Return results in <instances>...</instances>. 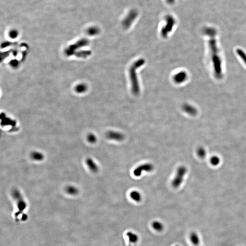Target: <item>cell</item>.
<instances>
[{
  "instance_id": "obj_2",
  "label": "cell",
  "mask_w": 246,
  "mask_h": 246,
  "mask_svg": "<svg viewBox=\"0 0 246 246\" xmlns=\"http://www.w3.org/2000/svg\"><path fill=\"white\" fill-rule=\"evenodd\" d=\"M166 24L162 30L161 34L163 37H166L169 33L171 32L176 24L175 19L170 15L166 16Z\"/></svg>"
},
{
  "instance_id": "obj_17",
  "label": "cell",
  "mask_w": 246,
  "mask_h": 246,
  "mask_svg": "<svg viewBox=\"0 0 246 246\" xmlns=\"http://www.w3.org/2000/svg\"><path fill=\"white\" fill-rule=\"evenodd\" d=\"M237 54L240 56V57L242 58L243 61L244 62L245 64H246V54L245 53H244L243 51L241 49H237Z\"/></svg>"
},
{
  "instance_id": "obj_20",
  "label": "cell",
  "mask_w": 246,
  "mask_h": 246,
  "mask_svg": "<svg viewBox=\"0 0 246 246\" xmlns=\"http://www.w3.org/2000/svg\"><path fill=\"white\" fill-rule=\"evenodd\" d=\"M166 1L167 2L170 4H172L175 2V0H166Z\"/></svg>"
},
{
  "instance_id": "obj_4",
  "label": "cell",
  "mask_w": 246,
  "mask_h": 246,
  "mask_svg": "<svg viewBox=\"0 0 246 246\" xmlns=\"http://www.w3.org/2000/svg\"><path fill=\"white\" fill-rule=\"evenodd\" d=\"M186 170L184 167H180L178 169L177 174L172 182V185L174 188H178L182 182L183 178L185 174Z\"/></svg>"
},
{
  "instance_id": "obj_1",
  "label": "cell",
  "mask_w": 246,
  "mask_h": 246,
  "mask_svg": "<svg viewBox=\"0 0 246 246\" xmlns=\"http://www.w3.org/2000/svg\"><path fill=\"white\" fill-rule=\"evenodd\" d=\"M144 59H139L134 63L130 69V78L131 84V90L135 96H137L140 92L139 82L137 75L136 70L145 64Z\"/></svg>"
},
{
  "instance_id": "obj_13",
  "label": "cell",
  "mask_w": 246,
  "mask_h": 246,
  "mask_svg": "<svg viewBox=\"0 0 246 246\" xmlns=\"http://www.w3.org/2000/svg\"><path fill=\"white\" fill-rule=\"evenodd\" d=\"M43 157L44 156H43V154H41V153L37 152L32 153L31 154V157L35 161H41L43 159Z\"/></svg>"
},
{
  "instance_id": "obj_14",
  "label": "cell",
  "mask_w": 246,
  "mask_h": 246,
  "mask_svg": "<svg viewBox=\"0 0 246 246\" xmlns=\"http://www.w3.org/2000/svg\"><path fill=\"white\" fill-rule=\"evenodd\" d=\"M100 32V30L99 28L97 27H91L88 29V34L91 36L96 35L98 34Z\"/></svg>"
},
{
  "instance_id": "obj_10",
  "label": "cell",
  "mask_w": 246,
  "mask_h": 246,
  "mask_svg": "<svg viewBox=\"0 0 246 246\" xmlns=\"http://www.w3.org/2000/svg\"><path fill=\"white\" fill-rule=\"evenodd\" d=\"M189 239L193 246H201L198 235L195 232H191L189 235Z\"/></svg>"
},
{
  "instance_id": "obj_12",
  "label": "cell",
  "mask_w": 246,
  "mask_h": 246,
  "mask_svg": "<svg viewBox=\"0 0 246 246\" xmlns=\"http://www.w3.org/2000/svg\"><path fill=\"white\" fill-rule=\"evenodd\" d=\"M130 197L133 200L135 201V202H139L141 201L142 200V197L141 194L139 191H131L130 193Z\"/></svg>"
},
{
  "instance_id": "obj_7",
  "label": "cell",
  "mask_w": 246,
  "mask_h": 246,
  "mask_svg": "<svg viewBox=\"0 0 246 246\" xmlns=\"http://www.w3.org/2000/svg\"><path fill=\"white\" fill-rule=\"evenodd\" d=\"M126 236L128 241L129 246H136L139 240V237L136 233L129 231L126 233Z\"/></svg>"
},
{
  "instance_id": "obj_8",
  "label": "cell",
  "mask_w": 246,
  "mask_h": 246,
  "mask_svg": "<svg viewBox=\"0 0 246 246\" xmlns=\"http://www.w3.org/2000/svg\"><path fill=\"white\" fill-rule=\"evenodd\" d=\"M187 75L185 72L182 71L178 72L173 78L174 82L177 84H181L186 80Z\"/></svg>"
},
{
  "instance_id": "obj_18",
  "label": "cell",
  "mask_w": 246,
  "mask_h": 246,
  "mask_svg": "<svg viewBox=\"0 0 246 246\" xmlns=\"http://www.w3.org/2000/svg\"><path fill=\"white\" fill-rule=\"evenodd\" d=\"M87 139L88 142H90V143H95L97 141V138L95 135L90 134L88 136Z\"/></svg>"
},
{
  "instance_id": "obj_5",
  "label": "cell",
  "mask_w": 246,
  "mask_h": 246,
  "mask_svg": "<svg viewBox=\"0 0 246 246\" xmlns=\"http://www.w3.org/2000/svg\"><path fill=\"white\" fill-rule=\"evenodd\" d=\"M154 169V166L150 163L142 164L137 167L133 171V174L135 177H140L143 171L150 172Z\"/></svg>"
},
{
  "instance_id": "obj_16",
  "label": "cell",
  "mask_w": 246,
  "mask_h": 246,
  "mask_svg": "<svg viewBox=\"0 0 246 246\" xmlns=\"http://www.w3.org/2000/svg\"><path fill=\"white\" fill-rule=\"evenodd\" d=\"M66 191L68 194L71 195H75L78 192V190L75 187L72 186H69L67 188Z\"/></svg>"
},
{
  "instance_id": "obj_21",
  "label": "cell",
  "mask_w": 246,
  "mask_h": 246,
  "mask_svg": "<svg viewBox=\"0 0 246 246\" xmlns=\"http://www.w3.org/2000/svg\"><path fill=\"white\" fill-rule=\"evenodd\" d=\"M175 246H180V245H175Z\"/></svg>"
},
{
  "instance_id": "obj_11",
  "label": "cell",
  "mask_w": 246,
  "mask_h": 246,
  "mask_svg": "<svg viewBox=\"0 0 246 246\" xmlns=\"http://www.w3.org/2000/svg\"><path fill=\"white\" fill-rule=\"evenodd\" d=\"M86 162L87 166H88V168L90 169V170L92 172H96L98 171L99 168H98V166L92 159L88 158L87 159Z\"/></svg>"
},
{
  "instance_id": "obj_19",
  "label": "cell",
  "mask_w": 246,
  "mask_h": 246,
  "mask_svg": "<svg viewBox=\"0 0 246 246\" xmlns=\"http://www.w3.org/2000/svg\"><path fill=\"white\" fill-rule=\"evenodd\" d=\"M10 35L11 37H15L18 35V32L15 30H12L10 33Z\"/></svg>"
},
{
  "instance_id": "obj_9",
  "label": "cell",
  "mask_w": 246,
  "mask_h": 246,
  "mask_svg": "<svg viewBox=\"0 0 246 246\" xmlns=\"http://www.w3.org/2000/svg\"><path fill=\"white\" fill-rule=\"evenodd\" d=\"M152 228L156 232H161L164 230V225L162 222L158 220L153 221L151 223Z\"/></svg>"
},
{
  "instance_id": "obj_15",
  "label": "cell",
  "mask_w": 246,
  "mask_h": 246,
  "mask_svg": "<svg viewBox=\"0 0 246 246\" xmlns=\"http://www.w3.org/2000/svg\"><path fill=\"white\" fill-rule=\"evenodd\" d=\"M183 109L185 112L188 114H193L195 112L194 108L191 105H188V104H185L183 107Z\"/></svg>"
},
{
  "instance_id": "obj_6",
  "label": "cell",
  "mask_w": 246,
  "mask_h": 246,
  "mask_svg": "<svg viewBox=\"0 0 246 246\" xmlns=\"http://www.w3.org/2000/svg\"><path fill=\"white\" fill-rule=\"evenodd\" d=\"M106 136L110 140L118 141H122L124 138V135L123 134L115 131H109L106 133Z\"/></svg>"
},
{
  "instance_id": "obj_3",
  "label": "cell",
  "mask_w": 246,
  "mask_h": 246,
  "mask_svg": "<svg viewBox=\"0 0 246 246\" xmlns=\"http://www.w3.org/2000/svg\"><path fill=\"white\" fill-rule=\"evenodd\" d=\"M138 15V13L136 10H132L130 11L122 22L123 27L125 29H128L131 27L137 17Z\"/></svg>"
}]
</instances>
